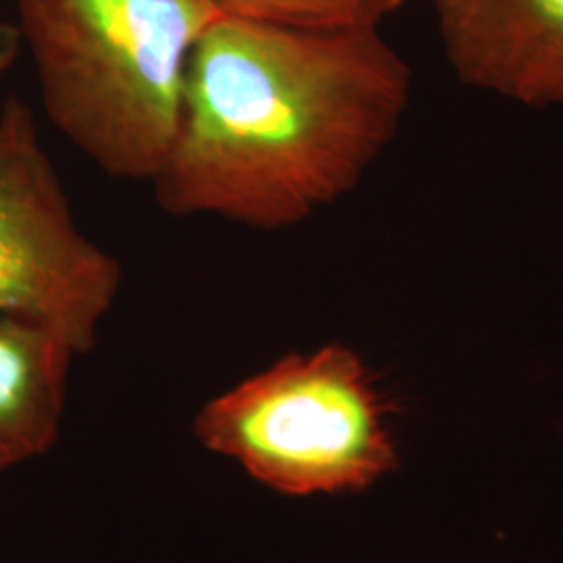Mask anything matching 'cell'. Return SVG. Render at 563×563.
<instances>
[{"label": "cell", "mask_w": 563, "mask_h": 563, "mask_svg": "<svg viewBox=\"0 0 563 563\" xmlns=\"http://www.w3.org/2000/svg\"><path fill=\"white\" fill-rule=\"evenodd\" d=\"M74 360L53 334L0 318V472L38 460L57 443Z\"/></svg>", "instance_id": "6"}, {"label": "cell", "mask_w": 563, "mask_h": 563, "mask_svg": "<svg viewBox=\"0 0 563 563\" xmlns=\"http://www.w3.org/2000/svg\"><path fill=\"white\" fill-rule=\"evenodd\" d=\"M118 257L88 239L18 97L0 109V318L32 323L90 353L120 297Z\"/></svg>", "instance_id": "4"}, {"label": "cell", "mask_w": 563, "mask_h": 563, "mask_svg": "<svg viewBox=\"0 0 563 563\" xmlns=\"http://www.w3.org/2000/svg\"><path fill=\"white\" fill-rule=\"evenodd\" d=\"M409 101L411 69L380 27L220 15L190 57L176 134L151 184L176 218L295 228L360 186Z\"/></svg>", "instance_id": "1"}, {"label": "cell", "mask_w": 563, "mask_h": 563, "mask_svg": "<svg viewBox=\"0 0 563 563\" xmlns=\"http://www.w3.org/2000/svg\"><path fill=\"white\" fill-rule=\"evenodd\" d=\"M228 18L305 30H374L405 0H211Z\"/></svg>", "instance_id": "7"}, {"label": "cell", "mask_w": 563, "mask_h": 563, "mask_svg": "<svg viewBox=\"0 0 563 563\" xmlns=\"http://www.w3.org/2000/svg\"><path fill=\"white\" fill-rule=\"evenodd\" d=\"M20 51L21 38L18 25L0 23V81L4 80V76L13 67Z\"/></svg>", "instance_id": "8"}, {"label": "cell", "mask_w": 563, "mask_h": 563, "mask_svg": "<svg viewBox=\"0 0 563 563\" xmlns=\"http://www.w3.org/2000/svg\"><path fill=\"white\" fill-rule=\"evenodd\" d=\"M192 432L207 451L290 497L357 493L399 463L383 390L339 342L288 353L209 399Z\"/></svg>", "instance_id": "3"}, {"label": "cell", "mask_w": 563, "mask_h": 563, "mask_svg": "<svg viewBox=\"0 0 563 563\" xmlns=\"http://www.w3.org/2000/svg\"><path fill=\"white\" fill-rule=\"evenodd\" d=\"M444 57L470 88L563 107V0H432Z\"/></svg>", "instance_id": "5"}, {"label": "cell", "mask_w": 563, "mask_h": 563, "mask_svg": "<svg viewBox=\"0 0 563 563\" xmlns=\"http://www.w3.org/2000/svg\"><path fill=\"white\" fill-rule=\"evenodd\" d=\"M48 121L102 172L153 181L211 0H18Z\"/></svg>", "instance_id": "2"}]
</instances>
